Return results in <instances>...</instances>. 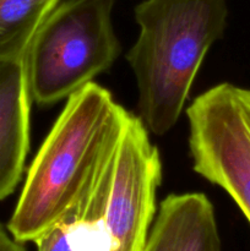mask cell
<instances>
[{"mask_svg":"<svg viewBox=\"0 0 250 251\" xmlns=\"http://www.w3.org/2000/svg\"><path fill=\"white\" fill-rule=\"evenodd\" d=\"M129 114L95 82L68 98L29 167L7 225L17 242L34 243L81 200L114 153Z\"/></svg>","mask_w":250,"mask_h":251,"instance_id":"1","label":"cell"},{"mask_svg":"<svg viewBox=\"0 0 250 251\" xmlns=\"http://www.w3.org/2000/svg\"><path fill=\"white\" fill-rule=\"evenodd\" d=\"M227 0H144L140 32L126 54L139 91L141 120L152 134L178 122L208 49L227 27Z\"/></svg>","mask_w":250,"mask_h":251,"instance_id":"2","label":"cell"},{"mask_svg":"<svg viewBox=\"0 0 250 251\" xmlns=\"http://www.w3.org/2000/svg\"><path fill=\"white\" fill-rule=\"evenodd\" d=\"M113 6L114 0H65L54 7L24 58L31 100H68L113 65L120 53Z\"/></svg>","mask_w":250,"mask_h":251,"instance_id":"3","label":"cell"},{"mask_svg":"<svg viewBox=\"0 0 250 251\" xmlns=\"http://www.w3.org/2000/svg\"><path fill=\"white\" fill-rule=\"evenodd\" d=\"M161 178L158 149L141 118L129 114L113 156L102 215L97 220L88 217L76 205L90 251H144Z\"/></svg>","mask_w":250,"mask_h":251,"instance_id":"4","label":"cell"},{"mask_svg":"<svg viewBox=\"0 0 250 251\" xmlns=\"http://www.w3.org/2000/svg\"><path fill=\"white\" fill-rule=\"evenodd\" d=\"M186 117L194 171L223 189L250 223V88L218 83Z\"/></svg>","mask_w":250,"mask_h":251,"instance_id":"5","label":"cell"},{"mask_svg":"<svg viewBox=\"0 0 250 251\" xmlns=\"http://www.w3.org/2000/svg\"><path fill=\"white\" fill-rule=\"evenodd\" d=\"M29 96L24 58L0 60V200L19 184L29 146Z\"/></svg>","mask_w":250,"mask_h":251,"instance_id":"6","label":"cell"},{"mask_svg":"<svg viewBox=\"0 0 250 251\" xmlns=\"http://www.w3.org/2000/svg\"><path fill=\"white\" fill-rule=\"evenodd\" d=\"M144 251H222L215 208L207 196L201 193L167 196Z\"/></svg>","mask_w":250,"mask_h":251,"instance_id":"7","label":"cell"},{"mask_svg":"<svg viewBox=\"0 0 250 251\" xmlns=\"http://www.w3.org/2000/svg\"><path fill=\"white\" fill-rule=\"evenodd\" d=\"M59 0H0V60L25 58Z\"/></svg>","mask_w":250,"mask_h":251,"instance_id":"8","label":"cell"},{"mask_svg":"<svg viewBox=\"0 0 250 251\" xmlns=\"http://www.w3.org/2000/svg\"><path fill=\"white\" fill-rule=\"evenodd\" d=\"M0 251H27L22 245V243L17 242L10 232L2 228L0 225Z\"/></svg>","mask_w":250,"mask_h":251,"instance_id":"9","label":"cell"}]
</instances>
